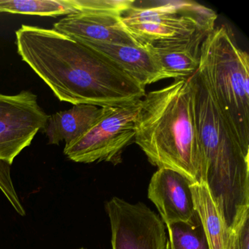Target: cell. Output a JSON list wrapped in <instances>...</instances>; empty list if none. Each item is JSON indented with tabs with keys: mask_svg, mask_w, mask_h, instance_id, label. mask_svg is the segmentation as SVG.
I'll use <instances>...</instances> for the list:
<instances>
[{
	"mask_svg": "<svg viewBox=\"0 0 249 249\" xmlns=\"http://www.w3.org/2000/svg\"><path fill=\"white\" fill-rule=\"evenodd\" d=\"M16 39L21 59L61 102L118 107L146 94L145 87L110 58L53 29L23 24Z\"/></svg>",
	"mask_w": 249,
	"mask_h": 249,
	"instance_id": "1",
	"label": "cell"
},
{
	"mask_svg": "<svg viewBox=\"0 0 249 249\" xmlns=\"http://www.w3.org/2000/svg\"><path fill=\"white\" fill-rule=\"evenodd\" d=\"M202 155L200 183L209 189L228 230L249 209V152L233 135L202 71L191 76Z\"/></svg>",
	"mask_w": 249,
	"mask_h": 249,
	"instance_id": "2",
	"label": "cell"
},
{
	"mask_svg": "<svg viewBox=\"0 0 249 249\" xmlns=\"http://www.w3.org/2000/svg\"><path fill=\"white\" fill-rule=\"evenodd\" d=\"M135 142L158 169H171L200 183L202 155L191 77L145 94L137 118Z\"/></svg>",
	"mask_w": 249,
	"mask_h": 249,
	"instance_id": "3",
	"label": "cell"
},
{
	"mask_svg": "<svg viewBox=\"0 0 249 249\" xmlns=\"http://www.w3.org/2000/svg\"><path fill=\"white\" fill-rule=\"evenodd\" d=\"M199 70L233 135L249 152V57L225 26L204 40Z\"/></svg>",
	"mask_w": 249,
	"mask_h": 249,
	"instance_id": "4",
	"label": "cell"
},
{
	"mask_svg": "<svg viewBox=\"0 0 249 249\" xmlns=\"http://www.w3.org/2000/svg\"><path fill=\"white\" fill-rule=\"evenodd\" d=\"M216 19L215 11L192 1L157 2L153 5L135 1L121 17L128 33L142 46L210 34Z\"/></svg>",
	"mask_w": 249,
	"mask_h": 249,
	"instance_id": "5",
	"label": "cell"
},
{
	"mask_svg": "<svg viewBox=\"0 0 249 249\" xmlns=\"http://www.w3.org/2000/svg\"><path fill=\"white\" fill-rule=\"evenodd\" d=\"M142 100L106 107L101 118L79 139L65 145L64 154L79 163L120 161L124 149L135 141L136 121Z\"/></svg>",
	"mask_w": 249,
	"mask_h": 249,
	"instance_id": "6",
	"label": "cell"
},
{
	"mask_svg": "<svg viewBox=\"0 0 249 249\" xmlns=\"http://www.w3.org/2000/svg\"><path fill=\"white\" fill-rule=\"evenodd\" d=\"M113 249H166L164 222L142 202L113 197L106 205Z\"/></svg>",
	"mask_w": 249,
	"mask_h": 249,
	"instance_id": "7",
	"label": "cell"
},
{
	"mask_svg": "<svg viewBox=\"0 0 249 249\" xmlns=\"http://www.w3.org/2000/svg\"><path fill=\"white\" fill-rule=\"evenodd\" d=\"M187 178L175 170L160 168L153 175L148 196L156 205L163 222H188L196 214L191 185Z\"/></svg>",
	"mask_w": 249,
	"mask_h": 249,
	"instance_id": "8",
	"label": "cell"
},
{
	"mask_svg": "<svg viewBox=\"0 0 249 249\" xmlns=\"http://www.w3.org/2000/svg\"><path fill=\"white\" fill-rule=\"evenodd\" d=\"M121 17L108 13L79 11L56 21L53 29L76 40L140 46L122 24Z\"/></svg>",
	"mask_w": 249,
	"mask_h": 249,
	"instance_id": "9",
	"label": "cell"
},
{
	"mask_svg": "<svg viewBox=\"0 0 249 249\" xmlns=\"http://www.w3.org/2000/svg\"><path fill=\"white\" fill-rule=\"evenodd\" d=\"M49 115L30 91L17 94L0 93V137L13 141H33L46 124Z\"/></svg>",
	"mask_w": 249,
	"mask_h": 249,
	"instance_id": "10",
	"label": "cell"
},
{
	"mask_svg": "<svg viewBox=\"0 0 249 249\" xmlns=\"http://www.w3.org/2000/svg\"><path fill=\"white\" fill-rule=\"evenodd\" d=\"M77 40L110 58L145 87L161 80L172 78L145 46H126Z\"/></svg>",
	"mask_w": 249,
	"mask_h": 249,
	"instance_id": "11",
	"label": "cell"
},
{
	"mask_svg": "<svg viewBox=\"0 0 249 249\" xmlns=\"http://www.w3.org/2000/svg\"><path fill=\"white\" fill-rule=\"evenodd\" d=\"M208 35L203 33L186 40L143 46L154 55L172 78H188L199 68L201 46Z\"/></svg>",
	"mask_w": 249,
	"mask_h": 249,
	"instance_id": "12",
	"label": "cell"
},
{
	"mask_svg": "<svg viewBox=\"0 0 249 249\" xmlns=\"http://www.w3.org/2000/svg\"><path fill=\"white\" fill-rule=\"evenodd\" d=\"M106 107L91 105H75L69 110L49 115L42 129L49 144L70 145L79 139L104 114Z\"/></svg>",
	"mask_w": 249,
	"mask_h": 249,
	"instance_id": "13",
	"label": "cell"
},
{
	"mask_svg": "<svg viewBox=\"0 0 249 249\" xmlns=\"http://www.w3.org/2000/svg\"><path fill=\"white\" fill-rule=\"evenodd\" d=\"M195 211L199 216L211 249H226L230 230L204 183L191 185Z\"/></svg>",
	"mask_w": 249,
	"mask_h": 249,
	"instance_id": "14",
	"label": "cell"
},
{
	"mask_svg": "<svg viewBox=\"0 0 249 249\" xmlns=\"http://www.w3.org/2000/svg\"><path fill=\"white\" fill-rule=\"evenodd\" d=\"M0 13L56 17L78 11L72 0H0Z\"/></svg>",
	"mask_w": 249,
	"mask_h": 249,
	"instance_id": "15",
	"label": "cell"
},
{
	"mask_svg": "<svg viewBox=\"0 0 249 249\" xmlns=\"http://www.w3.org/2000/svg\"><path fill=\"white\" fill-rule=\"evenodd\" d=\"M170 249H211L197 213L188 222L167 224Z\"/></svg>",
	"mask_w": 249,
	"mask_h": 249,
	"instance_id": "16",
	"label": "cell"
},
{
	"mask_svg": "<svg viewBox=\"0 0 249 249\" xmlns=\"http://www.w3.org/2000/svg\"><path fill=\"white\" fill-rule=\"evenodd\" d=\"M11 165V164L8 161L0 160V189H2L5 195L8 196V199L15 207L16 210L21 215H24L25 212L20 204L17 194L14 191V186L11 183V177H10V166Z\"/></svg>",
	"mask_w": 249,
	"mask_h": 249,
	"instance_id": "17",
	"label": "cell"
},
{
	"mask_svg": "<svg viewBox=\"0 0 249 249\" xmlns=\"http://www.w3.org/2000/svg\"><path fill=\"white\" fill-rule=\"evenodd\" d=\"M31 143V141H13L0 137V160L12 164L14 159Z\"/></svg>",
	"mask_w": 249,
	"mask_h": 249,
	"instance_id": "18",
	"label": "cell"
},
{
	"mask_svg": "<svg viewBox=\"0 0 249 249\" xmlns=\"http://www.w3.org/2000/svg\"><path fill=\"white\" fill-rule=\"evenodd\" d=\"M233 231L237 249H249V209L246 211Z\"/></svg>",
	"mask_w": 249,
	"mask_h": 249,
	"instance_id": "19",
	"label": "cell"
},
{
	"mask_svg": "<svg viewBox=\"0 0 249 249\" xmlns=\"http://www.w3.org/2000/svg\"><path fill=\"white\" fill-rule=\"evenodd\" d=\"M226 249H237L236 246L235 234L233 230L229 231L228 239H227V247Z\"/></svg>",
	"mask_w": 249,
	"mask_h": 249,
	"instance_id": "20",
	"label": "cell"
},
{
	"mask_svg": "<svg viewBox=\"0 0 249 249\" xmlns=\"http://www.w3.org/2000/svg\"></svg>",
	"mask_w": 249,
	"mask_h": 249,
	"instance_id": "21",
	"label": "cell"
}]
</instances>
